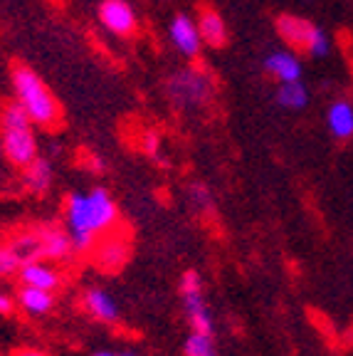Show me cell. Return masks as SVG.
<instances>
[{
  "label": "cell",
  "instance_id": "cell-1",
  "mask_svg": "<svg viewBox=\"0 0 353 356\" xmlns=\"http://www.w3.org/2000/svg\"><path fill=\"white\" fill-rule=\"evenodd\" d=\"M62 213H65V228L72 235L77 252L94 250L101 235H106L119 222V203L104 186L69 193L65 198Z\"/></svg>",
  "mask_w": 353,
  "mask_h": 356
},
{
  "label": "cell",
  "instance_id": "cell-2",
  "mask_svg": "<svg viewBox=\"0 0 353 356\" xmlns=\"http://www.w3.org/2000/svg\"><path fill=\"white\" fill-rule=\"evenodd\" d=\"M13 95L15 102L28 111L35 127L52 129L60 124L62 109L57 97L50 92V87L42 82L38 72L28 65L13 67Z\"/></svg>",
  "mask_w": 353,
  "mask_h": 356
},
{
  "label": "cell",
  "instance_id": "cell-3",
  "mask_svg": "<svg viewBox=\"0 0 353 356\" xmlns=\"http://www.w3.org/2000/svg\"><path fill=\"white\" fill-rule=\"evenodd\" d=\"M166 95L173 106L190 111L200 109V106H205L213 99L215 84H213V77L208 72H203V70H198V67H181L168 77Z\"/></svg>",
  "mask_w": 353,
  "mask_h": 356
},
{
  "label": "cell",
  "instance_id": "cell-4",
  "mask_svg": "<svg viewBox=\"0 0 353 356\" xmlns=\"http://www.w3.org/2000/svg\"><path fill=\"white\" fill-rule=\"evenodd\" d=\"M178 295H181L183 312H186L190 332L215 337V319H213L208 302H205L203 277H200L198 270H186V273H183L181 284H178Z\"/></svg>",
  "mask_w": 353,
  "mask_h": 356
},
{
  "label": "cell",
  "instance_id": "cell-5",
  "mask_svg": "<svg viewBox=\"0 0 353 356\" xmlns=\"http://www.w3.org/2000/svg\"><path fill=\"white\" fill-rule=\"evenodd\" d=\"M0 144H3V159L15 168H28L40 156V144L33 127L30 129H8L0 131Z\"/></svg>",
  "mask_w": 353,
  "mask_h": 356
},
{
  "label": "cell",
  "instance_id": "cell-6",
  "mask_svg": "<svg viewBox=\"0 0 353 356\" xmlns=\"http://www.w3.org/2000/svg\"><path fill=\"white\" fill-rule=\"evenodd\" d=\"M97 20L106 33L116 38H131L138 30L136 10L129 6V0H101L97 8Z\"/></svg>",
  "mask_w": 353,
  "mask_h": 356
},
{
  "label": "cell",
  "instance_id": "cell-7",
  "mask_svg": "<svg viewBox=\"0 0 353 356\" xmlns=\"http://www.w3.org/2000/svg\"><path fill=\"white\" fill-rule=\"evenodd\" d=\"M35 235H38L40 260L65 265V262H72V257L77 255L72 235L67 233V228H62V225H42V228L35 230Z\"/></svg>",
  "mask_w": 353,
  "mask_h": 356
},
{
  "label": "cell",
  "instance_id": "cell-8",
  "mask_svg": "<svg viewBox=\"0 0 353 356\" xmlns=\"http://www.w3.org/2000/svg\"><path fill=\"white\" fill-rule=\"evenodd\" d=\"M168 38H171V44L181 52L186 60H198L200 52H203V38H200L198 22H195L193 15L188 13H176L168 25Z\"/></svg>",
  "mask_w": 353,
  "mask_h": 356
},
{
  "label": "cell",
  "instance_id": "cell-9",
  "mask_svg": "<svg viewBox=\"0 0 353 356\" xmlns=\"http://www.w3.org/2000/svg\"><path fill=\"white\" fill-rule=\"evenodd\" d=\"M17 280H20V284L47 289V292H57V289L65 284V275H62V270L50 260L22 262L20 270H17Z\"/></svg>",
  "mask_w": 353,
  "mask_h": 356
},
{
  "label": "cell",
  "instance_id": "cell-10",
  "mask_svg": "<svg viewBox=\"0 0 353 356\" xmlns=\"http://www.w3.org/2000/svg\"><path fill=\"white\" fill-rule=\"evenodd\" d=\"M82 309L87 312L94 322L101 324H116L122 319V309H119V302L114 300L109 289L94 284V287H87L82 292Z\"/></svg>",
  "mask_w": 353,
  "mask_h": 356
},
{
  "label": "cell",
  "instance_id": "cell-11",
  "mask_svg": "<svg viewBox=\"0 0 353 356\" xmlns=\"http://www.w3.org/2000/svg\"><path fill=\"white\" fill-rule=\"evenodd\" d=\"M314 30H316L314 22L302 15H289V13H284V15L277 17V35H279L294 52H306Z\"/></svg>",
  "mask_w": 353,
  "mask_h": 356
},
{
  "label": "cell",
  "instance_id": "cell-12",
  "mask_svg": "<svg viewBox=\"0 0 353 356\" xmlns=\"http://www.w3.org/2000/svg\"><path fill=\"white\" fill-rule=\"evenodd\" d=\"M265 70L272 79H277L279 84L284 82H299L304 74V67L302 60L297 57V52H289V50H277L270 52L265 57Z\"/></svg>",
  "mask_w": 353,
  "mask_h": 356
},
{
  "label": "cell",
  "instance_id": "cell-13",
  "mask_svg": "<svg viewBox=\"0 0 353 356\" xmlns=\"http://www.w3.org/2000/svg\"><path fill=\"white\" fill-rule=\"evenodd\" d=\"M15 302L25 314H30V317H47V314L55 309V292L20 284L15 292Z\"/></svg>",
  "mask_w": 353,
  "mask_h": 356
},
{
  "label": "cell",
  "instance_id": "cell-14",
  "mask_svg": "<svg viewBox=\"0 0 353 356\" xmlns=\"http://www.w3.org/2000/svg\"><path fill=\"white\" fill-rule=\"evenodd\" d=\"M55 184V168L47 156H38L28 168H22V186L35 195H44Z\"/></svg>",
  "mask_w": 353,
  "mask_h": 356
},
{
  "label": "cell",
  "instance_id": "cell-15",
  "mask_svg": "<svg viewBox=\"0 0 353 356\" xmlns=\"http://www.w3.org/2000/svg\"><path fill=\"white\" fill-rule=\"evenodd\" d=\"M200 30V38H203V44L208 47H225L227 42V25L222 20V15L213 8H203L195 17Z\"/></svg>",
  "mask_w": 353,
  "mask_h": 356
},
{
  "label": "cell",
  "instance_id": "cell-16",
  "mask_svg": "<svg viewBox=\"0 0 353 356\" xmlns=\"http://www.w3.org/2000/svg\"><path fill=\"white\" fill-rule=\"evenodd\" d=\"M94 250H97V257H94L97 265L104 270H119L129 257V243L124 238H116V235H106V240L97 243Z\"/></svg>",
  "mask_w": 353,
  "mask_h": 356
},
{
  "label": "cell",
  "instance_id": "cell-17",
  "mask_svg": "<svg viewBox=\"0 0 353 356\" xmlns=\"http://www.w3.org/2000/svg\"><path fill=\"white\" fill-rule=\"evenodd\" d=\"M326 124H329V131L336 139L346 141L353 136V104L346 99L334 102L326 111Z\"/></svg>",
  "mask_w": 353,
  "mask_h": 356
},
{
  "label": "cell",
  "instance_id": "cell-18",
  "mask_svg": "<svg viewBox=\"0 0 353 356\" xmlns=\"http://www.w3.org/2000/svg\"><path fill=\"white\" fill-rule=\"evenodd\" d=\"M277 104L281 109L289 111H299L309 104V89L304 87L302 79L299 82H284L277 87Z\"/></svg>",
  "mask_w": 353,
  "mask_h": 356
},
{
  "label": "cell",
  "instance_id": "cell-19",
  "mask_svg": "<svg viewBox=\"0 0 353 356\" xmlns=\"http://www.w3.org/2000/svg\"><path fill=\"white\" fill-rule=\"evenodd\" d=\"M30 127H35L33 119L28 117V111L22 109L15 99L0 106V131H8V129H30Z\"/></svg>",
  "mask_w": 353,
  "mask_h": 356
},
{
  "label": "cell",
  "instance_id": "cell-20",
  "mask_svg": "<svg viewBox=\"0 0 353 356\" xmlns=\"http://www.w3.org/2000/svg\"><path fill=\"white\" fill-rule=\"evenodd\" d=\"M188 203L198 216H213L215 211V198H213V191L205 184L195 181V184L188 186Z\"/></svg>",
  "mask_w": 353,
  "mask_h": 356
},
{
  "label": "cell",
  "instance_id": "cell-21",
  "mask_svg": "<svg viewBox=\"0 0 353 356\" xmlns=\"http://www.w3.org/2000/svg\"><path fill=\"white\" fill-rule=\"evenodd\" d=\"M183 356H217L215 337L190 332L183 341Z\"/></svg>",
  "mask_w": 353,
  "mask_h": 356
},
{
  "label": "cell",
  "instance_id": "cell-22",
  "mask_svg": "<svg viewBox=\"0 0 353 356\" xmlns=\"http://www.w3.org/2000/svg\"><path fill=\"white\" fill-rule=\"evenodd\" d=\"M20 265H22V260L15 252V248H13L10 243H0V280L17 275Z\"/></svg>",
  "mask_w": 353,
  "mask_h": 356
},
{
  "label": "cell",
  "instance_id": "cell-23",
  "mask_svg": "<svg viewBox=\"0 0 353 356\" xmlns=\"http://www.w3.org/2000/svg\"><path fill=\"white\" fill-rule=\"evenodd\" d=\"M329 50H331V40H329V35L316 25L314 35H311V40H309V47H306V55L309 57H326L329 55Z\"/></svg>",
  "mask_w": 353,
  "mask_h": 356
},
{
  "label": "cell",
  "instance_id": "cell-24",
  "mask_svg": "<svg viewBox=\"0 0 353 356\" xmlns=\"http://www.w3.org/2000/svg\"><path fill=\"white\" fill-rule=\"evenodd\" d=\"M141 151H144L149 159L158 161L161 159V134L158 131H146L144 139H141Z\"/></svg>",
  "mask_w": 353,
  "mask_h": 356
},
{
  "label": "cell",
  "instance_id": "cell-25",
  "mask_svg": "<svg viewBox=\"0 0 353 356\" xmlns=\"http://www.w3.org/2000/svg\"><path fill=\"white\" fill-rule=\"evenodd\" d=\"M17 302H15V295L6 292V289H0V317H10L13 312H15Z\"/></svg>",
  "mask_w": 353,
  "mask_h": 356
},
{
  "label": "cell",
  "instance_id": "cell-26",
  "mask_svg": "<svg viewBox=\"0 0 353 356\" xmlns=\"http://www.w3.org/2000/svg\"><path fill=\"white\" fill-rule=\"evenodd\" d=\"M89 168H92L94 173H104L106 171V161L101 159V156H89Z\"/></svg>",
  "mask_w": 353,
  "mask_h": 356
},
{
  "label": "cell",
  "instance_id": "cell-27",
  "mask_svg": "<svg viewBox=\"0 0 353 356\" xmlns=\"http://www.w3.org/2000/svg\"><path fill=\"white\" fill-rule=\"evenodd\" d=\"M13 356H47V354L40 349H17V351H13Z\"/></svg>",
  "mask_w": 353,
  "mask_h": 356
},
{
  "label": "cell",
  "instance_id": "cell-28",
  "mask_svg": "<svg viewBox=\"0 0 353 356\" xmlns=\"http://www.w3.org/2000/svg\"><path fill=\"white\" fill-rule=\"evenodd\" d=\"M92 356H119L116 351H94Z\"/></svg>",
  "mask_w": 353,
  "mask_h": 356
},
{
  "label": "cell",
  "instance_id": "cell-29",
  "mask_svg": "<svg viewBox=\"0 0 353 356\" xmlns=\"http://www.w3.org/2000/svg\"><path fill=\"white\" fill-rule=\"evenodd\" d=\"M119 356H141V354H136V351H122Z\"/></svg>",
  "mask_w": 353,
  "mask_h": 356
},
{
  "label": "cell",
  "instance_id": "cell-30",
  "mask_svg": "<svg viewBox=\"0 0 353 356\" xmlns=\"http://www.w3.org/2000/svg\"><path fill=\"white\" fill-rule=\"evenodd\" d=\"M0 159H3V144H0Z\"/></svg>",
  "mask_w": 353,
  "mask_h": 356
},
{
  "label": "cell",
  "instance_id": "cell-31",
  "mask_svg": "<svg viewBox=\"0 0 353 356\" xmlns=\"http://www.w3.org/2000/svg\"><path fill=\"white\" fill-rule=\"evenodd\" d=\"M351 74H353V57H351Z\"/></svg>",
  "mask_w": 353,
  "mask_h": 356
}]
</instances>
